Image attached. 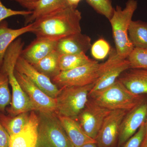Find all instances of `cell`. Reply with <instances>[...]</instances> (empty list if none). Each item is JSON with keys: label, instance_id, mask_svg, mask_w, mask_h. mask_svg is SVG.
I'll list each match as a JSON object with an SVG mask.
<instances>
[{"label": "cell", "instance_id": "6da1fadb", "mask_svg": "<svg viewBox=\"0 0 147 147\" xmlns=\"http://www.w3.org/2000/svg\"><path fill=\"white\" fill-rule=\"evenodd\" d=\"M82 13L76 7L69 6L37 19L32 23L36 37L60 39L70 35L82 32Z\"/></svg>", "mask_w": 147, "mask_h": 147}, {"label": "cell", "instance_id": "7a4b0ae2", "mask_svg": "<svg viewBox=\"0 0 147 147\" xmlns=\"http://www.w3.org/2000/svg\"><path fill=\"white\" fill-rule=\"evenodd\" d=\"M24 42L20 38H17L9 47L4 57L1 70L8 76L9 82L12 89L11 106L7 112L11 116L36 111L29 97L22 89L14 74L16 61L23 50Z\"/></svg>", "mask_w": 147, "mask_h": 147}, {"label": "cell", "instance_id": "3957f363", "mask_svg": "<svg viewBox=\"0 0 147 147\" xmlns=\"http://www.w3.org/2000/svg\"><path fill=\"white\" fill-rule=\"evenodd\" d=\"M138 7L136 0H128L122 9L117 6L110 19L117 55L123 59H127L134 48L128 35L132 16Z\"/></svg>", "mask_w": 147, "mask_h": 147}, {"label": "cell", "instance_id": "277c9868", "mask_svg": "<svg viewBox=\"0 0 147 147\" xmlns=\"http://www.w3.org/2000/svg\"><path fill=\"white\" fill-rule=\"evenodd\" d=\"M115 61L109 57L104 63L93 60L89 63L65 71H61L52 82L60 88L84 86L94 84L98 79L114 65Z\"/></svg>", "mask_w": 147, "mask_h": 147}, {"label": "cell", "instance_id": "5b68a950", "mask_svg": "<svg viewBox=\"0 0 147 147\" xmlns=\"http://www.w3.org/2000/svg\"><path fill=\"white\" fill-rule=\"evenodd\" d=\"M89 97L111 111L121 110L128 112L144 100L143 96L132 93L118 79L104 89L90 94Z\"/></svg>", "mask_w": 147, "mask_h": 147}, {"label": "cell", "instance_id": "8992f818", "mask_svg": "<svg viewBox=\"0 0 147 147\" xmlns=\"http://www.w3.org/2000/svg\"><path fill=\"white\" fill-rule=\"evenodd\" d=\"M94 84L84 86L61 88L56 98L55 113L58 115L76 120L88 101L90 92Z\"/></svg>", "mask_w": 147, "mask_h": 147}, {"label": "cell", "instance_id": "52a82bcc", "mask_svg": "<svg viewBox=\"0 0 147 147\" xmlns=\"http://www.w3.org/2000/svg\"><path fill=\"white\" fill-rule=\"evenodd\" d=\"M39 113L36 147H74L55 112Z\"/></svg>", "mask_w": 147, "mask_h": 147}, {"label": "cell", "instance_id": "ba28073f", "mask_svg": "<svg viewBox=\"0 0 147 147\" xmlns=\"http://www.w3.org/2000/svg\"><path fill=\"white\" fill-rule=\"evenodd\" d=\"M111 110L89 100L76 120L86 134L96 140L104 120Z\"/></svg>", "mask_w": 147, "mask_h": 147}, {"label": "cell", "instance_id": "9c48e42d", "mask_svg": "<svg viewBox=\"0 0 147 147\" xmlns=\"http://www.w3.org/2000/svg\"><path fill=\"white\" fill-rule=\"evenodd\" d=\"M14 74L22 89L29 97L36 111L44 113L55 112L57 106L56 98L47 95L27 76L15 69Z\"/></svg>", "mask_w": 147, "mask_h": 147}, {"label": "cell", "instance_id": "30bf717a", "mask_svg": "<svg viewBox=\"0 0 147 147\" xmlns=\"http://www.w3.org/2000/svg\"><path fill=\"white\" fill-rule=\"evenodd\" d=\"M127 111L114 110L105 118L96 141L98 147H114L118 141L121 123Z\"/></svg>", "mask_w": 147, "mask_h": 147}, {"label": "cell", "instance_id": "8fae6325", "mask_svg": "<svg viewBox=\"0 0 147 147\" xmlns=\"http://www.w3.org/2000/svg\"><path fill=\"white\" fill-rule=\"evenodd\" d=\"M14 69L27 76L47 95L53 98H57L60 89L53 83L51 79L37 70L21 55L16 61Z\"/></svg>", "mask_w": 147, "mask_h": 147}, {"label": "cell", "instance_id": "7c38bea8", "mask_svg": "<svg viewBox=\"0 0 147 147\" xmlns=\"http://www.w3.org/2000/svg\"><path fill=\"white\" fill-rule=\"evenodd\" d=\"M147 118V102L144 100L127 112L121 123L118 139L119 146L124 144L138 131Z\"/></svg>", "mask_w": 147, "mask_h": 147}, {"label": "cell", "instance_id": "4fadbf2b", "mask_svg": "<svg viewBox=\"0 0 147 147\" xmlns=\"http://www.w3.org/2000/svg\"><path fill=\"white\" fill-rule=\"evenodd\" d=\"M59 39L46 37H36L26 48L22 50L21 56L32 65L56 50Z\"/></svg>", "mask_w": 147, "mask_h": 147}, {"label": "cell", "instance_id": "5bb4252c", "mask_svg": "<svg viewBox=\"0 0 147 147\" xmlns=\"http://www.w3.org/2000/svg\"><path fill=\"white\" fill-rule=\"evenodd\" d=\"M38 124L39 117L31 111L26 126L18 134L10 136L9 147H36Z\"/></svg>", "mask_w": 147, "mask_h": 147}, {"label": "cell", "instance_id": "9a60e30c", "mask_svg": "<svg viewBox=\"0 0 147 147\" xmlns=\"http://www.w3.org/2000/svg\"><path fill=\"white\" fill-rule=\"evenodd\" d=\"M91 42L89 36L78 33L59 40L56 50L60 55L86 53L91 47Z\"/></svg>", "mask_w": 147, "mask_h": 147}, {"label": "cell", "instance_id": "2e32d148", "mask_svg": "<svg viewBox=\"0 0 147 147\" xmlns=\"http://www.w3.org/2000/svg\"><path fill=\"white\" fill-rule=\"evenodd\" d=\"M118 79L132 93L147 94V68L129 69Z\"/></svg>", "mask_w": 147, "mask_h": 147}, {"label": "cell", "instance_id": "e0dca14e", "mask_svg": "<svg viewBox=\"0 0 147 147\" xmlns=\"http://www.w3.org/2000/svg\"><path fill=\"white\" fill-rule=\"evenodd\" d=\"M33 31V23L20 28L13 29L9 28L6 21L0 23V70L2 66L6 52L9 45L21 35Z\"/></svg>", "mask_w": 147, "mask_h": 147}, {"label": "cell", "instance_id": "ac0fdd59", "mask_svg": "<svg viewBox=\"0 0 147 147\" xmlns=\"http://www.w3.org/2000/svg\"><path fill=\"white\" fill-rule=\"evenodd\" d=\"M58 117L74 147H80L89 143H96V140L86 134L76 120L64 116L58 115Z\"/></svg>", "mask_w": 147, "mask_h": 147}, {"label": "cell", "instance_id": "d6986e66", "mask_svg": "<svg viewBox=\"0 0 147 147\" xmlns=\"http://www.w3.org/2000/svg\"><path fill=\"white\" fill-rule=\"evenodd\" d=\"M69 6L67 0H40L32 14L26 16L25 24H32L37 19L63 9Z\"/></svg>", "mask_w": 147, "mask_h": 147}, {"label": "cell", "instance_id": "ffe728a7", "mask_svg": "<svg viewBox=\"0 0 147 147\" xmlns=\"http://www.w3.org/2000/svg\"><path fill=\"white\" fill-rule=\"evenodd\" d=\"M129 68L130 64L127 59L123 60L114 65L98 79L89 94L99 91L111 86L118 79L122 74Z\"/></svg>", "mask_w": 147, "mask_h": 147}, {"label": "cell", "instance_id": "44dd1931", "mask_svg": "<svg viewBox=\"0 0 147 147\" xmlns=\"http://www.w3.org/2000/svg\"><path fill=\"white\" fill-rule=\"evenodd\" d=\"M60 55L57 50H54L33 66L52 80L61 71L59 63Z\"/></svg>", "mask_w": 147, "mask_h": 147}, {"label": "cell", "instance_id": "7402d4cb", "mask_svg": "<svg viewBox=\"0 0 147 147\" xmlns=\"http://www.w3.org/2000/svg\"><path fill=\"white\" fill-rule=\"evenodd\" d=\"M30 114L24 113L16 116L6 115L0 113V121L9 136L18 134L28 122Z\"/></svg>", "mask_w": 147, "mask_h": 147}, {"label": "cell", "instance_id": "603a6c76", "mask_svg": "<svg viewBox=\"0 0 147 147\" xmlns=\"http://www.w3.org/2000/svg\"><path fill=\"white\" fill-rule=\"evenodd\" d=\"M128 35L134 47L147 50V23L132 20L129 28Z\"/></svg>", "mask_w": 147, "mask_h": 147}, {"label": "cell", "instance_id": "cb8c5ba5", "mask_svg": "<svg viewBox=\"0 0 147 147\" xmlns=\"http://www.w3.org/2000/svg\"><path fill=\"white\" fill-rule=\"evenodd\" d=\"M93 60L86 56V53L60 55L61 71H65L79 67L92 62Z\"/></svg>", "mask_w": 147, "mask_h": 147}, {"label": "cell", "instance_id": "d4e9b609", "mask_svg": "<svg viewBox=\"0 0 147 147\" xmlns=\"http://www.w3.org/2000/svg\"><path fill=\"white\" fill-rule=\"evenodd\" d=\"M7 74L0 70V111L4 112L7 106L11 102Z\"/></svg>", "mask_w": 147, "mask_h": 147}, {"label": "cell", "instance_id": "484cf974", "mask_svg": "<svg viewBox=\"0 0 147 147\" xmlns=\"http://www.w3.org/2000/svg\"><path fill=\"white\" fill-rule=\"evenodd\" d=\"M127 60L130 68H147V50L134 47Z\"/></svg>", "mask_w": 147, "mask_h": 147}, {"label": "cell", "instance_id": "4316f807", "mask_svg": "<svg viewBox=\"0 0 147 147\" xmlns=\"http://www.w3.org/2000/svg\"><path fill=\"white\" fill-rule=\"evenodd\" d=\"M98 13L110 20L113 16L114 8L110 0H86Z\"/></svg>", "mask_w": 147, "mask_h": 147}, {"label": "cell", "instance_id": "83f0119b", "mask_svg": "<svg viewBox=\"0 0 147 147\" xmlns=\"http://www.w3.org/2000/svg\"><path fill=\"white\" fill-rule=\"evenodd\" d=\"M91 47L92 56L98 60L105 59L110 50V46L108 42L102 38L95 42Z\"/></svg>", "mask_w": 147, "mask_h": 147}, {"label": "cell", "instance_id": "f1b7e54d", "mask_svg": "<svg viewBox=\"0 0 147 147\" xmlns=\"http://www.w3.org/2000/svg\"><path fill=\"white\" fill-rule=\"evenodd\" d=\"M146 131L145 123L142 125L138 131L129 139L123 147H140L146 136Z\"/></svg>", "mask_w": 147, "mask_h": 147}, {"label": "cell", "instance_id": "f546056e", "mask_svg": "<svg viewBox=\"0 0 147 147\" xmlns=\"http://www.w3.org/2000/svg\"><path fill=\"white\" fill-rule=\"evenodd\" d=\"M32 11L28 10H15L7 8L0 0V23L6 18L14 16L21 15L26 16L31 14Z\"/></svg>", "mask_w": 147, "mask_h": 147}, {"label": "cell", "instance_id": "4dcf8cb0", "mask_svg": "<svg viewBox=\"0 0 147 147\" xmlns=\"http://www.w3.org/2000/svg\"><path fill=\"white\" fill-rule=\"evenodd\" d=\"M10 136L0 121V147H9Z\"/></svg>", "mask_w": 147, "mask_h": 147}, {"label": "cell", "instance_id": "1f68e13d", "mask_svg": "<svg viewBox=\"0 0 147 147\" xmlns=\"http://www.w3.org/2000/svg\"><path fill=\"white\" fill-rule=\"evenodd\" d=\"M14 1L27 10L33 11L37 5L40 0H11Z\"/></svg>", "mask_w": 147, "mask_h": 147}, {"label": "cell", "instance_id": "d6a6232c", "mask_svg": "<svg viewBox=\"0 0 147 147\" xmlns=\"http://www.w3.org/2000/svg\"><path fill=\"white\" fill-rule=\"evenodd\" d=\"M82 0H67L69 4L71 6L77 7L79 2Z\"/></svg>", "mask_w": 147, "mask_h": 147}, {"label": "cell", "instance_id": "836d02e7", "mask_svg": "<svg viewBox=\"0 0 147 147\" xmlns=\"http://www.w3.org/2000/svg\"><path fill=\"white\" fill-rule=\"evenodd\" d=\"M80 147H98L97 144L96 143H91L86 144Z\"/></svg>", "mask_w": 147, "mask_h": 147}, {"label": "cell", "instance_id": "e575fe53", "mask_svg": "<svg viewBox=\"0 0 147 147\" xmlns=\"http://www.w3.org/2000/svg\"><path fill=\"white\" fill-rule=\"evenodd\" d=\"M140 147H147V132L146 133L144 139Z\"/></svg>", "mask_w": 147, "mask_h": 147}, {"label": "cell", "instance_id": "d590c367", "mask_svg": "<svg viewBox=\"0 0 147 147\" xmlns=\"http://www.w3.org/2000/svg\"><path fill=\"white\" fill-rule=\"evenodd\" d=\"M145 126H146V132H147V118L146 121H145Z\"/></svg>", "mask_w": 147, "mask_h": 147}]
</instances>
